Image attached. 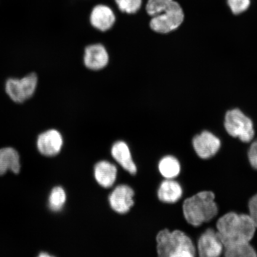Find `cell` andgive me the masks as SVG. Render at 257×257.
<instances>
[{
    "label": "cell",
    "mask_w": 257,
    "mask_h": 257,
    "mask_svg": "<svg viewBox=\"0 0 257 257\" xmlns=\"http://www.w3.org/2000/svg\"><path fill=\"white\" fill-rule=\"evenodd\" d=\"M256 227L249 214L230 211L218 218L216 231L224 246L250 242Z\"/></svg>",
    "instance_id": "obj_1"
},
{
    "label": "cell",
    "mask_w": 257,
    "mask_h": 257,
    "mask_svg": "<svg viewBox=\"0 0 257 257\" xmlns=\"http://www.w3.org/2000/svg\"><path fill=\"white\" fill-rule=\"evenodd\" d=\"M216 195L210 191H202L187 198L182 205L183 214L187 222L194 227L208 223L217 216Z\"/></svg>",
    "instance_id": "obj_2"
},
{
    "label": "cell",
    "mask_w": 257,
    "mask_h": 257,
    "mask_svg": "<svg viewBox=\"0 0 257 257\" xmlns=\"http://www.w3.org/2000/svg\"><path fill=\"white\" fill-rule=\"evenodd\" d=\"M160 257H194L197 249L191 237L181 230L160 231L156 237Z\"/></svg>",
    "instance_id": "obj_3"
},
{
    "label": "cell",
    "mask_w": 257,
    "mask_h": 257,
    "mask_svg": "<svg viewBox=\"0 0 257 257\" xmlns=\"http://www.w3.org/2000/svg\"><path fill=\"white\" fill-rule=\"evenodd\" d=\"M224 127L230 137L238 138L244 143L251 142L255 136L252 120L238 108L226 112Z\"/></svg>",
    "instance_id": "obj_4"
},
{
    "label": "cell",
    "mask_w": 257,
    "mask_h": 257,
    "mask_svg": "<svg viewBox=\"0 0 257 257\" xmlns=\"http://www.w3.org/2000/svg\"><path fill=\"white\" fill-rule=\"evenodd\" d=\"M184 19L185 14L181 5L173 0L168 8L152 17L150 27L156 33L169 34L181 27Z\"/></svg>",
    "instance_id": "obj_5"
},
{
    "label": "cell",
    "mask_w": 257,
    "mask_h": 257,
    "mask_svg": "<svg viewBox=\"0 0 257 257\" xmlns=\"http://www.w3.org/2000/svg\"><path fill=\"white\" fill-rule=\"evenodd\" d=\"M38 85L37 74L31 73L21 78H9L5 83V91L13 102L22 104L34 96Z\"/></svg>",
    "instance_id": "obj_6"
},
{
    "label": "cell",
    "mask_w": 257,
    "mask_h": 257,
    "mask_svg": "<svg viewBox=\"0 0 257 257\" xmlns=\"http://www.w3.org/2000/svg\"><path fill=\"white\" fill-rule=\"evenodd\" d=\"M219 138L210 131H204L195 136L192 140V147L200 159L207 160L212 158L220 149Z\"/></svg>",
    "instance_id": "obj_7"
},
{
    "label": "cell",
    "mask_w": 257,
    "mask_h": 257,
    "mask_svg": "<svg viewBox=\"0 0 257 257\" xmlns=\"http://www.w3.org/2000/svg\"><path fill=\"white\" fill-rule=\"evenodd\" d=\"M223 245L216 230L208 228L201 234L197 242V252L201 257H218L223 252Z\"/></svg>",
    "instance_id": "obj_8"
},
{
    "label": "cell",
    "mask_w": 257,
    "mask_h": 257,
    "mask_svg": "<svg viewBox=\"0 0 257 257\" xmlns=\"http://www.w3.org/2000/svg\"><path fill=\"white\" fill-rule=\"evenodd\" d=\"M108 62V51L102 44L89 45L85 48L83 63L86 68L96 71L104 69Z\"/></svg>",
    "instance_id": "obj_9"
},
{
    "label": "cell",
    "mask_w": 257,
    "mask_h": 257,
    "mask_svg": "<svg viewBox=\"0 0 257 257\" xmlns=\"http://www.w3.org/2000/svg\"><path fill=\"white\" fill-rule=\"evenodd\" d=\"M133 189L127 185H119L114 189L109 197L112 210L118 213H126L133 206L134 201Z\"/></svg>",
    "instance_id": "obj_10"
},
{
    "label": "cell",
    "mask_w": 257,
    "mask_h": 257,
    "mask_svg": "<svg viewBox=\"0 0 257 257\" xmlns=\"http://www.w3.org/2000/svg\"><path fill=\"white\" fill-rule=\"evenodd\" d=\"M63 146V138L59 131L50 130L38 137L37 146L40 152L46 156H53L60 152Z\"/></svg>",
    "instance_id": "obj_11"
},
{
    "label": "cell",
    "mask_w": 257,
    "mask_h": 257,
    "mask_svg": "<svg viewBox=\"0 0 257 257\" xmlns=\"http://www.w3.org/2000/svg\"><path fill=\"white\" fill-rule=\"evenodd\" d=\"M115 16L112 9L107 6L99 5L92 9L90 15V22L96 30L106 32L113 27Z\"/></svg>",
    "instance_id": "obj_12"
},
{
    "label": "cell",
    "mask_w": 257,
    "mask_h": 257,
    "mask_svg": "<svg viewBox=\"0 0 257 257\" xmlns=\"http://www.w3.org/2000/svg\"><path fill=\"white\" fill-rule=\"evenodd\" d=\"M157 195L160 201L165 203L174 204L181 200L183 189L178 181L166 179L160 185Z\"/></svg>",
    "instance_id": "obj_13"
},
{
    "label": "cell",
    "mask_w": 257,
    "mask_h": 257,
    "mask_svg": "<svg viewBox=\"0 0 257 257\" xmlns=\"http://www.w3.org/2000/svg\"><path fill=\"white\" fill-rule=\"evenodd\" d=\"M111 154L122 168L132 175L136 174L137 171V166L132 158L130 149L126 143L122 141L115 143L112 147Z\"/></svg>",
    "instance_id": "obj_14"
},
{
    "label": "cell",
    "mask_w": 257,
    "mask_h": 257,
    "mask_svg": "<svg viewBox=\"0 0 257 257\" xmlns=\"http://www.w3.org/2000/svg\"><path fill=\"white\" fill-rule=\"evenodd\" d=\"M95 178L98 184L104 188H110L116 179V167L112 164L102 161L96 164L95 167Z\"/></svg>",
    "instance_id": "obj_15"
},
{
    "label": "cell",
    "mask_w": 257,
    "mask_h": 257,
    "mask_svg": "<svg viewBox=\"0 0 257 257\" xmlns=\"http://www.w3.org/2000/svg\"><path fill=\"white\" fill-rule=\"evenodd\" d=\"M20 169V157L15 149L10 147L0 149V176L9 170L17 174Z\"/></svg>",
    "instance_id": "obj_16"
},
{
    "label": "cell",
    "mask_w": 257,
    "mask_h": 257,
    "mask_svg": "<svg viewBox=\"0 0 257 257\" xmlns=\"http://www.w3.org/2000/svg\"><path fill=\"white\" fill-rule=\"evenodd\" d=\"M161 175L168 179H173L178 177L181 171V165L178 159L173 156L164 157L159 163Z\"/></svg>",
    "instance_id": "obj_17"
},
{
    "label": "cell",
    "mask_w": 257,
    "mask_h": 257,
    "mask_svg": "<svg viewBox=\"0 0 257 257\" xmlns=\"http://www.w3.org/2000/svg\"><path fill=\"white\" fill-rule=\"evenodd\" d=\"M226 257H256L257 252L250 242L233 244L224 246Z\"/></svg>",
    "instance_id": "obj_18"
},
{
    "label": "cell",
    "mask_w": 257,
    "mask_h": 257,
    "mask_svg": "<svg viewBox=\"0 0 257 257\" xmlns=\"http://www.w3.org/2000/svg\"><path fill=\"white\" fill-rule=\"evenodd\" d=\"M66 200V193L61 187L54 188L49 198V206L53 211H59L62 208Z\"/></svg>",
    "instance_id": "obj_19"
},
{
    "label": "cell",
    "mask_w": 257,
    "mask_h": 257,
    "mask_svg": "<svg viewBox=\"0 0 257 257\" xmlns=\"http://www.w3.org/2000/svg\"><path fill=\"white\" fill-rule=\"evenodd\" d=\"M118 9L127 14H134L139 11L142 0H115Z\"/></svg>",
    "instance_id": "obj_20"
},
{
    "label": "cell",
    "mask_w": 257,
    "mask_h": 257,
    "mask_svg": "<svg viewBox=\"0 0 257 257\" xmlns=\"http://www.w3.org/2000/svg\"><path fill=\"white\" fill-rule=\"evenodd\" d=\"M173 0H149L146 5V11L152 17L159 15L164 9L168 8Z\"/></svg>",
    "instance_id": "obj_21"
},
{
    "label": "cell",
    "mask_w": 257,
    "mask_h": 257,
    "mask_svg": "<svg viewBox=\"0 0 257 257\" xmlns=\"http://www.w3.org/2000/svg\"><path fill=\"white\" fill-rule=\"evenodd\" d=\"M227 4L234 15H239L248 9L250 0H227Z\"/></svg>",
    "instance_id": "obj_22"
},
{
    "label": "cell",
    "mask_w": 257,
    "mask_h": 257,
    "mask_svg": "<svg viewBox=\"0 0 257 257\" xmlns=\"http://www.w3.org/2000/svg\"><path fill=\"white\" fill-rule=\"evenodd\" d=\"M248 158L250 166L257 170V140L250 144L248 151Z\"/></svg>",
    "instance_id": "obj_23"
},
{
    "label": "cell",
    "mask_w": 257,
    "mask_h": 257,
    "mask_svg": "<svg viewBox=\"0 0 257 257\" xmlns=\"http://www.w3.org/2000/svg\"><path fill=\"white\" fill-rule=\"evenodd\" d=\"M249 215L257 229V194L249 199L248 204Z\"/></svg>",
    "instance_id": "obj_24"
},
{
    "label": "cell",
    "mask_w": 257,
    "mask_h": 257,
    "mask_svg": "<svg viewBox=\"0 0 257 257\" xmlns=\"http://www.w3.org/2000/svg\"><path fill=\"white\" fill-rule=\"evenodd\" d=\"M39 256H41V257H45V256L50 257V256H51L50 255L48 254V253H47L46 252H42L41 253V254H40Z\"/></svg>",
    "instance_id": "obj_25"
}]
</instances>
